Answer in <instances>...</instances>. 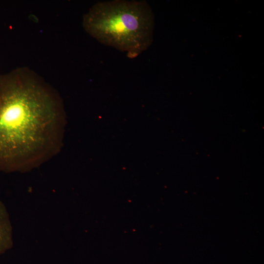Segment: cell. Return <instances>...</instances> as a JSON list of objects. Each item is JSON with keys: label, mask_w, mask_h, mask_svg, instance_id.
Masks as SVG:
<instances>
[{"label": "cell", "mask_w": 264, "mask_h": 264, "mask_svg": "<svg viewBox=\"0 0 264 264\" xmlns=\"http://www.w3.org/2000/svg\"><path fill=\"white\" fill-rule=\"evenodd\" d=\"M65 120L60 95L34 71L0 75V172H27L56 156Z\"/></svg>", "instance_id": "obj_1"}, {"label": "cell", "mask_w": 264, "mask_h": 264, "mask_svg": "<svg viewBox=\"0 0 264 264\" xmlns=\"http://www.w3.org/2000/svg\"><path fill=\"white\" fill-rule=\"evenodd\" d=\"M85 30L100 43L125 52L131 59L153 42L154 16L144 0L98 2L83 16Z\"/></svg>", "instance_id": "obj_2"}, {"label": "cell", "mask_w": 264, "mask_h": 264, "mask_svg": "<svg viewBox=\"0 0 264 264\" xmlns=\"http://www.w3.org/2000/svg\"><path fill=\"white\" fill-rule=\"evenodd\" d=\"M12 227L4 204L0 200V255L13 246Z\"/></svg>", "instance_id": "obj_3"}]
</instances>
